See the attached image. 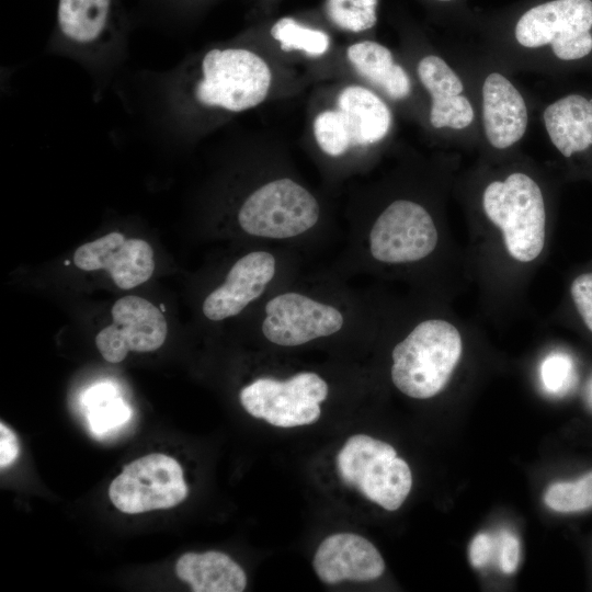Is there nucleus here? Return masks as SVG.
<instances>
[{
  "label": "nucleus",
  "instance_id": "f3484780",
  "mask_svg": "<svg viewBox=\"0 0 592 592\" xmlns=\"http://www.w3.org/2000/svg\"><path fill=\"white\" fill-rule=\"evenodd\" d=\"M337 109L346 121L353 146L376 144L390 129L391 113L387 104L364 87H345L338 95Z\"/></svg>",
  "mask_w": 592,
  "mask_h": 592
},
{
  "label": "nucleus",
  "instance_id": "cd10ccee",
  "mask_svg": "<svg viewBox=\"0 0 592 592\" xmlns=\"http://www.w3.org/2000/svg\"><path fill=\"white\" fill-rule=\"evenodd\" d=\"M129 408L118 398H110L90 409L89 422L95 434H103L128 420Z\"/></svg>",
  "mask_w": 592,
  "mask_h": 592
},
{
  "label": "nucleus",
  "instance_id": "4be33fe9",
  "mask_svg": "<svg viewBox=\"0 0 592 592\" xmlns=\"http://www.w3.org/2000/svg\"><path fill=\"white\" fill-rule=\"evenodd\" d=\"M418 76L430 92L432 103L449 100L462 94L464 86L459 77L439 56L430 55L418 65Z\"/></svg>",
  "mask_w": 592,
  "mask_h": 592
},
{
  "label": "nucleus",
  "instance_id": "f03ea898",
  "mask_svg": "<svg viewBox=\"0 0 592 592\" xmlns=\"http://www.w3.org/2000/svg\"><path fill=\"white\" fill-rule=\"evenodd\" d=\"M343 265L356 273H405L431 261L441 243V232L431 212L421 203L397 198L387 204L356 232H351Z\"/></svg>",
  "mask_w": 592,
  "mask_h": 592
},
{
  "label": "nucleus",
  "instance_id": "9b49d317",
  "mask_svg": "<svg viewBox=\"0 0 592 592\" xmlns=\"http://www.w3.org/2000/svg\"><path fill=\"white\" fill-rule=\"evenodd\" d=\"M187 493L180 464L160 453L129 463L109 487L112 503L128 514L175 506Z\"/></svg>",
  "mask_w": 592,
  "mask_h": 592
},
{
  "label": "nucleus",
  "instance_id": "5701e85b",
  "mask_svg": "<svg viewBox=\"0 0 592 592\" xmlns=\"http://www.w3.org/2000/svg\"><path fill=\"white\" fill-rule=\"evenodd\" d=\"M378 0H326L327 18L341 30L360 33L377 22Z\"/></svg>",
  "mask_w": 592,
  "mask_h": 592
},
{
  "label": "nucleus",
  "instance_id": "39448f33",
  "mask_svg": "<svg viewBox=\"0 0 592 592\" xmlns=\"http://www.w3.org/2000/svg\"><path fill=\"white\" fill-rule=\"evenodd\" d=\"M481 205L511 262L528 265L540 259L547 240V215L543 192L533 178L513 172L504 180L490 182Z\"/></svg>",
  "mask_w": 592,
  "mask_h": 592
},
{
  "label": "nucleus",
  "instance_id": "f8f14e48",
  "mask_svg": "<svg viewBox=\"0 0 592 592\" xmlns=\"http://www.w3.org/2000/svg\"><path fill=\"white\" fill-rule=\"evenodd\" d=\"M112 323L95 337V345L110 363L122 362L133 352H151L166 341L168 326L163 314L149 300L128 295L115 301Z\"/></svg>",
  "mask_w": 592,
  "mask_h": 592
},
{
  "label": "nucleus",
  "instance_id": "6ab92c4d",
  "mask_svg": "<svg viewBox=\"0 0 592 592\" xmlns=\"http://www.w3.org/2000/svg\"><path fill=\"white\" fill-rule=\"evenodd\" d=\"M346 56L363 78L382 88L389 98L400 100L410 94V78L406 70L394 61L392 54L386 46L363 41L349 46Z\"/></svg>",
  "mask_w": 592,
  "mask_h": 592
},
{
  "label": "nucleus",
  "instance_id": "473e14b6",
  "mask_svg": "<svg viewBox=\"0 0 592 592\" xmlns=\"http://www.w3.org/2000/svg\"><path fill=\"white\" fill-rule=\"evenodd\" d=\"M114 389L111 385H96L95 387L89 389L86 392L83 402L84 405L91 409L95 407L96 405L114 397Z\"/></svg>",
  "mask_w": 592,
  "mask_h": 592
},
{
  "label": "nucleus",
  "instance_id": "dca6fc26",
  "mask_svg": "<svg viewBox=\"0 0 592 592\" xmlns=\"http://www.w3.org/2000/svg\"><path fill=\"white\" fill-rule=\"evenodd\" d=\"M543 118L553 145L563 157L592 146V100L568 94L549 104Z\"/></svg>",
  "mask_w": 592,
  "mask_h": 592
},
{
  "label": "nucleus",
  "instance_id": "f257e3e1",
  "mask_svg": "<svg viewBox=\"0 0 592 592\" xmlns=\"http://www.w3.org/2000/svg\"><path fill=\"white\" fill-rule=\"evenodd\" d=\"M262 338L278 348H300L382 321L379 309L343 282V275L293 276L260 304Z\"/></svg>",
  "mask_w": 592,
  "mask_h": 592
},
{
  "label": "nucleus",
  "instance_id": "bb28decb",
  "mask_svg": "<svg viewBox=\"0 0 592 592\" xmlns=\"http://www.w3.org/2000/svg\"><path fill=\"white\" fill-rule=\"evenodd\" d=\"M572 377L570 358L561 353L549 354L542 362L540 379L544 388L550 394H560L568 388Z\"/></svg>",
  "mask_w": 592,
  "mask_h": 592
},
{
  "label": "nucleus",
  "instance_id": "1a4fd4ad",
  "mask_svg": "<svg viewBox=\"0 0 592 592\" xmlns=\"http://www.w3.org/2000/svg\"><path fill=\"white\" fill-rule=\"evenodd\" d=\"M328 395L329 384L320 374L303 371L286 378L260 376L240 390L239 399L252 417L295 428L316 422Z\"/></svg>",
  "mask_w": 592,
  "mask_h": 592
},
{
  "label": "nucleus",
  "instance_id": "6e6552de",
  "mask_svg": "<svg viewBox=\"0 0 592 592\" xmlns=\"http://www.w3.org/2000/svg\"><path fill=\"white\" fill-rule=\"evenodd\" d=\"M343 482L388 511L403 503L412 487L409 465L386 442L365 434L351 436L337 456Z\"/></svg>",
  "mask_w": 592,
  "mask_h": 592
},
{
  "label": "nucleus",
  "instance_id": "72a5a7b5",
  "mask_svg": "<svg viewBox=\"0 0 592 592\" xmlns=\"http://www.w3.org/2000/svg\"><path fill=\"white\" fill-rule=\"evenodd\" d=\"M437 1H451V0H437Z\"/></svg>",
  "mask_w": 592,
  "mask_h": 592
},
{
  "label": "nucleus",
  "instance_id": "2eb2a0df",
  "mask_svg": "<svg viewBox=\"0 0 592 592\" xmlns=\"http://www.w3.org/2000/svg\"><path fill=\"white\" fill-rule=\"evenodd\" d=\"M483 126L497 149L516 144L527 127V109L519 90L504 76L490 73L482 86Z\"/></svg>",
  "mask_w": 592,
  "mask_h": 592
},
{
  "label": "nucleus",
  "instance_id": "a211bd4d",
  "mask_svg": "<svg viewBox=\"0 0 592 592\" xmlns=\"http://www.w3.org/2000/svg\"><path fill=\"white\" fill-rule=\"evenodd\" d=\"M175 572L194 592H241L247 585L243 569L228 555L215 550L182 555Z\"/></svg>",
  "mask_w": 592,
  "mask_h": 592
},
{
  "label": "nucleus",
  "instance_id": "7c9ffc66",
  "mask_svg": "<svg viewBox=\"0 0 592 592\" xmlns=\"http://www.w3.org/2000/svg\"><path fill=\"white\" fill-rule=\"evenodd\" d=\"M496 550V540L487 533L477 534L469 545V561L475 568H482L489 563Z\"/></svg>",
  "mask_w": 592,
  "mask_h": 592
},
{
  "label": "nucleus",
  "instance_id": "a878e982",
  "mask_svg": "<svg viewBox=\"0 0 592 592\" xmlns=\"http://www.w3.org/2000/svg\"><path fill=\"white\" fill-rule=\"evenodd\" d=\"M474 117V109L463 94L431 105L430 122L435 128L462 129L470 125Z\"/></svg>",
  "mask_w": 592,
  "mask_h": 592
},
{
  "label": "nucleus",
  "instance_id": "4468645a",
  "mask_svg": "<svg viewBox=\"0 0 592 592\" xmlns=\"http://www.w3.org/2000/svg\"><path fill=\"white\" fill-rule=\"evenodd\" d=\"M312 565L319 579L328 584L343 580L371 581L385 570L384 559L376 547L352 533H338L323 539Z\"/></svg>",
  "mask_w": 592,
  "mask_h": 592
},
{
  "label": "nucleus",
  "instance_id": "aec40b11",
  "mask_svg": "<svg viewBox=\"0 0 592 592\" xmlns=\"http://www.w3.org/2000/svg\"><path fill=\"white\" fill-rule=\"evenodd\" d=\"M110 9L111 0H59L58 26L68 39L91 44L103 34Z\"/></svg>",
  "mask_w": 592,
  "mask_h": 592
},
{
  "label": "nucleus",
  "instance_id": "393cba45",
  "mask_svg": "<svg viewBox=\"0 0 592 592\" xmlns=\"http://www.w3.org/2000/svg\"><path fill=\"white\" fill-rule=\"evenodd\" d=\"M544 502L551 510L561 513L592 508V471L576 481L550 485L544 494Z\"/></svg>",
  "mask_w": 592,
  "mask_h": 592
},
{
  "label": "nucleus",
  "instance_id": "2f4dec72",
  "mask_svg": "<svg viewBox=\"0 0 592 592\" xmlns=\"http://www.w3.org/2000/svg\"><path fill=\"white\" fill-rule=\"evenodd\" d=\"M20 454L16 435L3 423H0V467L1 469L14 463Z\"/></svg>",
  "mask_w": 592,
  "mask_h": 592
},
{
  "label": "nucleus",
  "instance_id": "423d86ee",
  "mask_svg": "<svg viewBox=\"0 0 592 592\" xmlns=\"http://www.w3.org/2000/svg\"><path fill=\"white\" fill-rule=\"evenodd\" d=\"M296 250L265 246L238 258L223 283L214 287L202 303L204 317L220 322L260 304L278 286L296 275Z\"/></svg>",
  "mask_w": 592,
  "mask_h": 592
},
{
  "label": "nucleus",
  "instance_id": "0eeeda50",
  "mask_svg": "<svg viewBox=\"0 0 592 592\" xmlns=\"http://www.w3.org/2000/svg\"><path fill=\"white\" fill-rule=\"evenodd\" d=\"M201 71L194 87L197 102L229 112H242L261 104L272 82L265 60L246 48L210 49L202 60Z\"/></svg>",
  "mask_w": 592,
  "mask_h": 592
},
{
  "label": "nucleus",
  "instance_id": "c756f323",
  "mask_svg": "<svg viewBox=\"0 0 592 592\" xmlns=\"http://www.w3.org/2000/svg\"><path fill=\"white\" fill-rule=\"evenodd\" d=\"M499 565L504 573L516 570L520 560L519 539L508 531L501 532L498 537Z\"/></svg>",
  "mask_w": 592,
  "mask_h": 592
},
{
  "label": "nucleus",
  "instance_id": "c85d7f7f",
  "mask_svg": "<svg viewBox=\"0 0 592 592\" xmlns=\"http://www.w3.org/2000/svg\"><path fill=\"white\" fill-rule=\"evenodd\" d=\"M569 293L580 319L592 333V271L578 274L570 283Z\"/></svg>",
  "mask_w": 592,
  "mask_h": 592
},
{
  "label": "nucleus",
  "instance_id": "7ed1b4c3",
  "mask_svg": "<svg viewBox=\"0 0 592 592\" xmlns=\"http://www.w3.org/2000/svg\"><path fill=\"white\" fill-rule=\"evenodd\" d=\"M408 325L391 350V382L410 398L429 399L451 380L463 355V334L456 323L435 314L422 315Z\"/></svg>",
  "mask_w": 592,
  "mask_h": 592
},
{
  "label": "nucleus",
  "instance_id": "9d476101",
  "mask_svg": "<svg viewBox=\"0 0 592 592\" xmlns=\"http://www.w3.org/2000/svg\"><path fill=\"white\" fill-rule=\"evenodd\" d=\"M591 29V0H553L526 11L514 34L524 47L551 45L559 59L577 60L592 50Z\"/></svg>",
  "mask_w": 592,
  "mask_h": 592
},
{
  "label": "nucleus",
  "instance_id": "20e7f679",
  "mask_svg": "<svg viewBox=\"0 0 592 592\" xmlns=\"http://www.w3.org/2000/svg\"><path fill=\"white\" fill-rule=\"evenodd\" d=\"M236 219L242 234L265 246L296 250L322 234L320 202L288 177L267 180L252 190L240 204Z\"/></svg>",
  "mask_w": 592,
  "mask_h": 592
},
{
  "label": "nucleus",
  "instance_id": "b1692460",
  "mask_svg": "<svg viewBox=\"0 0 592 592\" xmlns=\"http://www.w3.org/2000/svg\"><path fill=\"white\" fill-rule=\"evenodd\" d=\"M314 135L319 148L332 158L343 156L353 147L351 132L338 109L326 110L316 116Z\"/></svg>",
  "mask_w": 592,
  "mask_h": 592
},
{
  "label": "nucleus",
  "instance_id": "ddd939ff",
  "mask_svg": "<svg viewBox=\"0 0 592 592\" xmlns=\"http://www.w3.org/2000/svg\"><path fill=\"white\" fill-rule=\"evenodd\" d=\"M73 262L83 271L105 270L122 289L147 282L155 270L150 244L143 239H126L116 231L80 246L73 254Z\"/></svg>",
  "mask_w": 592,
  "mask_h": 592
},
{
  "label": "nucleus",
  "instance_id": "412c9836",
  "mask_svg": "<svg viewBox=\"0 0 592 592\" xmlns=\"http://www.w3.org/2000/svg\"><path fill=\"white\" fill-rule=\"evenodd\" d=\"M271 35L282 49L300 50L310 56H321L330 46L327 33L304 26L291 18L277 20L271 27Z\"/></svg>",
  "mask_w": 592,
  "mask_h": 592
}]
</instances>
